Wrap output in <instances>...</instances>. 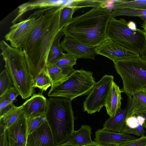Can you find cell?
Instances as JSON below:
<instances>
[{
  "label": "cell",
  "instance_id": "obj_18",
  "mask_svg": "<svg viewBox=\"0 0 146 146\" xmlns=\"http://www.w3.org/2000/svg\"><path fill=\"white\" fill-rule=\"evenodd\" d=\"M59 1L48 0H39L24 3L19 6L18 8V14L13 20L12 23L15 24L24 14L26 12L35 9L50 7L58 6L64 5Z\"/></svg>",
  "mask_w": 146,
  "mask_h": 146
},
{
  "label": "cell",
  "instance_id": "obj_19",
  "mask_svg": "<svg viewBox=\"0 0 146 146\" xmlns=\"http://www.w3.org/2000/svg\"><path fill=\"white\" fill-rule=\"evenodd\" d=\"M144 121V118L140 115H133L128 117L121 133L140 137L144 136L145 132L143 126Z\"/></svg>",
  "mask_w": 146,
  "mask_h": 146
},
{
  "label": "cell",
  "instance_id": "obj_42",
  "mask_svg": "<svg viewBox=\"0 0 146 146\" xmlns=\"http://www.w3.org/2000/svg\"><path fill=\"white\" fill-rule=\"evenodd\" d=\"M142 90L146 94V87L143 88Z\"/></svg>",
  "mask_w": 146,
  "mask_h": 146
},
{
  "label": "cell",
  "instance_id": "obj_33",
  "mask_svg": "<svg viewBox=\"0 0 146 146\" xmlns=\"http://www.w3.org/2000/svg\"><path fill=\"white\" fill-rule=\"evenodd\" d=\"M13 103L4 94L0 96V117L15 106Z\"/></svg>",
  "mask_w": 146,
  "mask_h": 146
},
{
  "label": "cell",
  "instance_id": "obj_35",
  "mask_svg": "<svg viewBox=\"0 0 146 146\" xmlns=\"http://www.w3.org/2000/svg\"><path fill=\"white\" fill-rule=\"evenodd\" d=\"M3 94L13 102L17 100V97L19 95V93L13 86Z\"/></svg>",
  "mask_w": 146,
  "mask_h": 146
},
{
  "label": "cell",
  "instance_id": "obj_2",
  "mask_svg": "<svg viewBox=\"0 0 146 146\" xmlns=\"http://www.w3.org/2000/svg\"><path fill=\"white\" fill-rule=\"evenodd\" d=\"M112 11L108 7L93 8L72 18L61 31L65 36L86 46L96 47L107 39V28Z\"/></svg>",
  "mask_w": 146,
  "mask_h": 146
},
{
  "label": "cell",
  "instance_id": "obj_41",
  "mask_svg": "<svg viewBox=\"0 0 146 146\" xmlns=\"http://www.w3.org/2000/svg\"><path fill=\"white\" fill-rule=\"evenodd\" d=\"M102 146H117L113 145H102Z\"/></svg>",
  "mask_w": 146,
  "mask_h": 146
},
{
  "label": "cell",
  "instance_id": "obj_14",
  "mask_svg": "<svg viewBox=\"0 0 146 146\" xmlns=\"http://www.w3.org/2000/svg\"><path fill=\"white\" fill-rule=\"evenodd\" d=\"M138 138L130 135L114 132L103 128L97 130L95 133V142L104 145H111L120 146Z\"/></svg>",
  "mask_w": 146,
  "mask_h": 146
},
{
  "label": "cell",
  "instance_id": "obj_8",
  "mask_svg": "<svg viewBox=\"0 0 146 146\" xmlns=\"http://www.w3.org/2000/svg\"><path fill=\"white\" fill-rule=\"evenodd\" d=\"M113 79V75L106 74L96 83L84 102V111L92 114L99 112L105 106L107 96Z\"/></svg>",
  "mask_w": 146,
  "mask_h": 146
},
{
  "label": "cell",
  "instance_id": "obj_28",
  "mask_svg": "<svg viewBox=\"0 0 146 146\" xmlns=\"http://www.w3.org/2000/svg\"><path fill=\"white\" fill-rule=\"evenodd\" d=\"M146 15V10L138 9L127 8H122L113 9L111 17L114 18L120 16H140Z\"/></svg>",
  "mask_w": 146,
  "mask_h": 146
},
{
  "label": "cell",
  "instance_id": "obj_13",
  "mask_svg": "<svg viewBox=\"0 0 146 146\" xmlns=\"http://www.w3.org/2000/svg\"><path fill=\"white\" fill-rule=\"evenodd\" d=\"M42 92L35 94L23 104V113L26 118L46 115L47 100L43 95Z\"/></svg>",
  "mask_w": 146,
  "mask_h": 146
},
{
  "label": "cell",
  "instance_id": "obj_16",
  "mask_svg": "<svg viewBox=\"0 0 146 146\" xmlns=\"http://www.w3.org/2000/svg\"><path fill=\"white\" fill-rule=\"evenodd\" d=\"M127 103L123 109L118 110L113 116L104 122L103 129L114 132L121 133L125 125L128 111L131 104L132 96H127Z\"/></svg>",
  "mask_w": 146,
  "mask_h": 146
},
{
  "label": "cell",
  "instance_id": "obj_30",
  "mask_svg": "<svg viewBox=\"0 0 146 146\" xmlns=\"http://www.w3.org/2000/svg\"><path fill=\"white\" fill-rule=\"evenodd\" d=\"M26 118L27 136L38 128L46 120V115Z\"/></svg>",
  "mask_w": 146,
  "mask_h": 146
},
{
  "label": "cell",
  "instance_id": "obj_22",
  "mask_svg": "<svg viewBox=\"0 0 146 146\" xmlns=\"http://www.w3.org/2000/svg\"><path fill=\"white\" fill-rule=\"evenodd\" d=\"M146 110V94L142 90L132 96L131 104L128 111L127 117L139 111Z\"/></svg>",
  "mask_w": 146,
  "mask_h": 146
},
{
  "label": "cell",
  "instance_id": "obj_31",
  "mask_svg": "<svg viewBox=\"0 0 146 146\" xmlns=\"http://www.w3.org/2000/svg\"><path fill=\"white\" fill-rule=\"evenodd\" d=\"M13 86L9 74L5 69L0 74V96Z\"/></svg>",
  "mask_w": 146,
  "mask_h": 146
},
{
  "label": "cell",
  "instance_id": "obj_27",
  "mask_svg": "<svg viewBox=\"0 0 146 146\" xmlns=\"http://www.w3.org/2000/svg\"><path fill=\"white\" fill-rule=\"evenodd\" d=\"M46 70L52 82L51 86L64 80L66 76L60 68L54 64L46 65Z\"/></svg>",
  "mask_w": 146,
  "mask_h": 146
},
{
  "label": "cell",
  "instance_id": "obj_12",
  "mask_svg": "<svg viewBox=\"0 0 146 146\" xmlns=\"http://www.w3.org/2000/svg\"><path fill=\"white\" fill-rule=\"evenodd\" d=\"M60 44L63 51H66L77 59L94 60L97 55L95 51L96 47L86 46L70 37L65 36Z\"/></svg>",
  "mask_w": 146,
  "mask_h": 146
},
{
  "label": "cell",
  "instance_id": "obj_36",
  "mask_svg": "<svg viewBox=\"0 0 146 146\" xmlns=\"http://www.w3.org/2000/svg\"><path fill=\"white\" fill-rule=\"evenodd\" d=\"M0 146H9L6 135V130L3 125L0 124Z\"/></svg>",
  "mask_w": 146,
  "mask_h": 146
},
{
  "label": "cell",
  "instance_id": "obj_15",
  "mask_svg": "<svg viewBox=\"0 0 146 146\" xmlns=\"http://www.w3.org/2000/svg\"><path fill=\"white\" fill-rule=\"evenodd\" d=\"M50 129L46 120L27 137L26 146H56Z\"/></svg>",
  "mask_w": 146,
  "mask_h": 146
},
{
  "label": "cell",
  "instance_id": "obj_5",
  "mask_svg": "<svg viewBox=\"0 0 146 146\" xmlns=\"http://www.w3.org/2000/svg\"><path fill=\"white\" fill-rule=\"evenodd\" d=\"M113 63L122 80V92L132 96L146 87V60L141 56L117 60Z\"/></svg>",
  "mask_w": 146,
  "mask_h": 146
},
{
  "label": "cell",
  "instance_id": "obj_17",
  "mask_svg": "<svg viewBox=\"0 0 146 146\" xmlns=\"http://www.w3.org/2000/svg\"><path fill=\"white\" fill-rule=\"evenodd\" d=\"M122 93L119 87L113 81L106 98L105 106L110 117L114 115L121 106Z\"/></svg>",
  "mask_w": 146,
  "mask_h": 146
},
{
  "label": "cell",
  "instance_id": "obj_23",
  "mask_svg": "<svg viewBox=\"0 0 146 146\" xmlns=\"http://www.w3.org/2000/svg\"><path fill=\"white\" fill-rule=\"evenodd\" d=\"M23 112V104L17 107L15 106L0 117V124L3 125L6 130L16 120Z\"/></svg>",
  "mask_w": 146,
  "mask_h": 146
},
{
  "label": "cell",
  "instance_id": "obj_24",
  "mask_svg": "<svg viewBox=\"0 0 146 146\" xmlns=\"http://www.w3.org/2000/svg\"><path fill=\"white\" fill-rule=\"evenodd\" d=\"M77 59L75 57L67 53L54 64L61 69L64 75L68 76L75 70L73 66L76 64Z\"/></svg>",
  "mask_w": 146,
  "mask_h": 146
},
{
  "label": "cell",
  "instance_id": "obj_3",
  "mask_svg": "<svg viewBox=\"0 0 146 146\" xmlns=\"http://www.w3.org/2000/svg\"><path fill=\"white\" fill-rule=\"evenodd\" d=\"M0 48L5 69L9 74L13 86L23 99L31 96L35 92V81L23 49L13 47L4 40L0 42Z\"/></svg>",
  "mask_w": 146,
  "mask_h": 146
},
{
  "label": "cell",
  "instance_id": "obj_39",
  "mask_svg": "<svg viewBox=\"0 0 146 146\" xmlns=\"http://www.w3.org/2000/svg\"><path fill=\"white\" fill-rule=\"evenodd\" d=\"M141 57L146 60V46L140 55Z\"/></svg>",
  "mask_w": 146,
  "mask_h": 146
},
{
  "label": "cell",
  "instance_id": "obj_4",
  "mask_svg": "<svg viewBox=\"0 0 146 146\" xmlns=\"http://www.w3.org/2000/svg\"><path fill=\"white\" fill-rule=\"evenodd\" d=\"M72 101L68 98L57 97H50L47 100L46 120L56 145L67 141L75 131Z\"/></svg>",
  "mask_w": 146,
  "mask_h": 146
},
{
  "label": "cell",
  "instance_id": "obj_7",
  "mask_svg": "<svg viewBox=\"0 0 146 146\" xmlns=\"http://www.w3.org/2000/svg\"><path fill=\"white\" fill-rule=\"evenodd\" d=\"M93 73L83 69L75 70L64 80L51 86L48 96L72 100L80 96L88 95L96 82Z\"/></svg>",
  "mask_w": 146,
  "mask_h": 146
},
{
  "label": "cell",
  "instance_id": "obj_38",
  "mask_svg": "<svg viewBox=\"0 0 146 146\" xmlns=\"http://www.w3.org/2000/svg\"><path fill=\"white\" fill-rule=\"evenodd\" d=\"M56 146H76L67 141L66 142L62 144H60L58 145H56Z\"/></svg>",
  "mask_w": 146,
  "mask_h": 146
},
{
  "label": "cell",
  "instance_id": "obj_9",
  "mask_svg": "<svg viewBox=\"0 0 146 146\" xmlns=\"http://www.w3.org/2000/svg\"><path fill=\"white\" fill-rule=\"evenodd\" d=\"M38 13L37 9L26 19L13 24L4 36L5 40L9 41L11 46L21 48L37 25Z\"/></svg>",
  "mask_w": 146,
  "mask_h": 146
},
{
  "label": "cell",
  "instance_id": "obj_21",
  "mask_svg": "<svg viewBox=\"0 0 146 146\" xmlns=\"http://www.w3.org/2000/svg\"><path fill=\"white\" fill-rule=\"evenodd\" d=\"M64 35L61 31L56 35L50 49L46 65L55 63L64 56L65 53L63 52L60 42L61 37Z\"/></svg>",
  "mask_w": 146,
  "mask_h": 146
},
{
  "label": "cell",
  "instance_id": "obj_6",
  "mask_svg": "<svg viewBox=\"0 0 146 146\" xmlns=\"http://www.w3.org/2000/svg\"><path fill=\"white\" fill-rule=\"evenodd\" d=\"M106 36L107 39L121 47L140 55L146 46V35L143 30L131 28L123 18H111Z\"/></svg>",
  "mask_w": 146,
  "mask_h": 146
},
{
  "label": "cell",
  "instance_id": "obj_1",
  "mask_svg": "<svg viewBox=\"0 0 146 146\" xmlns=\"http://www.w3.org/2000/svg\"><path fill=\"white\" fill-rule=\"evenodd\" d=\"M65 5L38 9L37 24L21 48L34 81L46 69L50 47L61 31L59 29L60 15Z\"/></svg>",
  "mask_w": 146,
  "mask_h": 146
},
{
  "label": "cell",
  "instance_id": "obj_26",
  "mask_svg": "<svg viewBox=\"0 0 146 146\" xmlns=\"http://www.w3.org/2000/svg\"><path fill=\"white\" fill-rule=\"evenodd\" d=\"M112 9L122 8L146 10V0L127 1L119 0L112 1Z\"/></svg>",
  "mask_w": 146,
  "mask_h": 146
},
{
  "label": "cell",
  "instance_id": "obj_25",
  "mask_svg": "<svg viewBox=\"0 0 146 146\" xmlns=\"http://www.w3.org/2000/svg\"><path fill=\"white\" fill-rule=\"evenodd\" d=\"M77 10L75 0L68 4H65L60 12L59 23V29L61 31L62 29L72 18L74 12Z\"/></svg>",
  "mask_w": 146,
  "mask_h": 146
},
{
  "label": "cell",
  "instance_id": "obj_10",
  "mask_svg": "<svg viewBox=\"0 0 146 146\" xmlns=\"http://www.w3.org/2000/svg\"><path fill=\"white\" fill-rule=\"evenodd\" d=\"M97 55L104 56L113 62L117 60L140 56V55L126 50L112 40L106 39L95 48Z\"/></svg>",
  "mask_w": 146,
  "mask_h": 146
},
{
  "label": "cell",
  "instance_id": "obj_20",
  "mask_svg": "<svg viewBox=\"0 0 146 146\" xmlns=\"http://www.w3.org/2000/svg\"><path fill=\"white\" fill-rule=\"evenodd\" d=\"M92 128L88 125H82L80 128L74 131L68 141L76 146H82L93 143L91 137Z\"/></svg>",
  "mask_w": 146,
  "mask_h": 146
},
{
  "label": "cell",
  "instance_id": "obj_29",
  "mask_svg": "<svg viewBox=\"0 0 146 146\" xmlns=\"http://www.w3.org/2000/svg\"><path fill=\"white\" fill-rule=\"evenodd\" d=\"M52 85L51 80L45 69L38 76L35 81L33 87L37 88L43 92L46 91Z\"/></svg>",
  "mask_w": 146,
  "mask_h": 146
},
{
  "label": "cell",
  "instance_id": "obj_40",
  "mask_svg": "<svg viewBox=\"0 0 146 146\" xmlns=\"http://www.w3.org/2000/svg\"><path fill=\"white\" fill-rule=\"evenodd\" d=\"M141 27L143 29V31L146 35V21L144 22L141 24Z\"/></svg>",
  "mask_w": 146,
  "mask_h": 146
},
{
  "label": "cell",
  "instance_id": "obj_32",
  "mask_svg": "<svg viewBox=\"0 0 146 146\" xmlns=\"http://www.w3.org/2000/svg\"><path fill=\"white\" fill-rule=\"evenodd\" d=\"M77 10L82 8L91 7L93 8L107 7L110 1L108 0H76Z\"/></svg>",
  "mask_w": 146,
  "mask_h": 146
},
{
  "label": "cell",
  "instance_id": "obj_37",
  "mask_svg": "<svg viewBox=\"0 0 146 146\" xmlns=\"http://www.w3.org/2000/svg\"><path fill=\"white\" fill-rule=\"evenodd\" d=\"M134 115H140L142 116L145 119V121L143 125V126L144 128L146 129V110L137 112Z\"/></svg>",
  "mask_w": 146,
  "mask_h": 146
},
{
  "label": "cell",
  "instance_id": "obj_34",
  "mask_svg": "<svg viewBox=\"0 0 146 146\" xmlns=\"http://www.w3.org/2000/svg\"><path fill=\"white\" fill-rule=\"evenodd\" d=\"M120 146H146V136L138 138Z\"/></svg>",
  "mask_w": 146,
  "mask_h": 146
},
{
  "label": "cell",
  "instance_id": "obj_11",
  "mask_svg": "<svg viewBox=\"0 0 146 146\" xmlns=\"http://www.w3.org/2000/svg\"><path fill=\"white\" fill-rule=\"evenodd\" d=\"M6 132L9 146H26L27 126L23 113L6 130Z\"/></svg>",
  "mask_w": 146,
  "mask_h": 146
}]
</instances>
